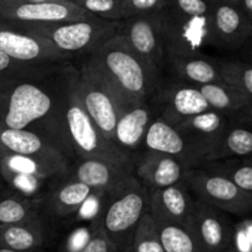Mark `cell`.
<instances>
[{
    "label": "cell",
    "instance_id": "6da1fadb",
    "mask_svg": "<svg viewBox=\"0 0 252 252\" xmlns=\"http://www.w3.org/2000/svg\"><path fill=\"white\" fill-rule=\"evenodd\" d=\"M49 76L24 81L0 94V127L44 135L69 157L73 152L66 138L62 103L64 73L56 88L46 84Z\"/></svg>",
    "mask_w": 252,
    "mask_h": 252
},
{
    "label": "cell",
    "instance_id": "7a4b0ae2",
    "mask_svg": "<svg viewBox=\"0 0 252 252\" xmlns=\"http://www.w3.org/2000/svg\"><path fill=\"white\" fill-rule=\"evenodd\" d=\"M86 63L129 106L147 102L159 88V74L153 71L128 47L120 33L90 54Z\"/></svg>",
    "mask_w": 252,
    "mask_h": 252
},
{
    "label": "cell",
    "instance_id": "3957f363",
    "mask_svg": "<svg viewBox=\"0 0 252 252\" xmlns=\"http://www.w3.org/2000/svg\"><path fill=\"white\" fill-rule=\"evenodd\" d=\"M63 118L71 152L80 160L94 159L133 170L129 155L106 139L96 128L76 97L73 85V69L64 71Z\"/></svg>",
    "mask_w": 252,
    "mask_h": 252
},
{
    "label": "cell",
    "instance_id": "277c9868",
    "mask_svg": "<svg viewBox=\"0 0 252 252\" xmlns=\"http://www.w3.org/2000/svg\"><path fill=\"white\" fill-rule=\"evenodd\" d=\"M105 194L98 225L118 251L129 250L138 224L149 212V192L132 174Z\"/></svg>",
    "mask_w": 252,
    "mask_h": 252
},
{
    "label": "cell",
    "instance_id": "5b68a950",
    "mask_svg": "<svg viewBox=\"0 0 252 252\" xmlns=\"http://www.w3.org/2000/svg\"><path fill=\"white\" fill-rule=\"evenodd\" d=\"M15 25L29 33L47 39L58 51L71 58L74 54H85L88 57L93 54L118 33L121 21H111L93 15L88 19L58 24Z\"/></svg>",
    "mask_w": 252,
    "mask_h": 252
},
{
    "label": "cell",
    "instance_id": "8992f818",
    "mask_svg": "<svg viewBox=\"0 0 252 252\" xmlns=\"http://www.w3.org/2000/svg\"><path fill=\"white\" fill-rule=\"evenodd\" d=\"M76 97L101 134L113 143V132L121 113L129 107L112 86L85 62L80 70L73 69Z\"/></svg>",
    "mask_w": 252,
    "mask_h": 252
},
{
    "label": "cell",
    "instance_id": "52a82bcc",
    "mask_svg": "<svg viewBox=\"0 0 252 252\" xmlns=\"http://www.w3.org/2000/svg\"><path fill=\"white\" fill-rule=\"evenodd\" d=\"M69 174L68 158L20 157L0 154V175L14 191L32 196L47 182L56 181Z\"/></svg>",
    "mask_w": 252,
    "mask_h": 252
},
{
    "label": "cell",
    "instance_id": "ba28073f",
    "mask_svg": "<svg viewBox=\"0 0 252 252\" xmlns=\"http://www.w3.org/2000/svg\"><path fill=\"white\" fill-rule=\"evenodd\" d=\"M158 15L166 58L201 54L203 48L211 46L209 17L185 16L166 7H162Z\"/></svg>",
    "mask_w": 252,
    "mask_h": 252
},
{
    "label": "cell",
    "instance_id": "9c48e42d",
    "mask_svg": "<svg viewBox=\"0 0 252 252\" xmlns=\"http://www.w3.org/2000/svg\"><path fill=\"white\" fill-rule=\"evenodd\" d=\"M184 182L196 199L224 213L245 216L252 208V194H248L233 182L201 167H192L185 174Z\"/></svg>",
    "mask_w": 252,
    "mask_h": 252
},
{
    "label": "cell",
    "instance_id": "30bf717a",
    "mask_svg": "<svg viewBox=\"0 0 252 252\" xmlns=\"http://www.w3.org/2000/svg\"><path fill=\"white\" fill-rule=\"evenodd\" d=\"M0 52L19 62L46 66H58L70 59L47 39L29 33L12 22L1 19Z\"/></svg>",
    "mask_w": 252,
    "mask_h": 252
},
{
    "label": "cell",
    "instance_id": "8fae6325",
    "mask_svg": "<svg viewBox=\"0 0 252 252\" xmlns=\"http://www.w3.org/2000/svg\"><path fill=\"white\" fill-rule=\"evenodd\" d=\"M118 33L153 71L160 73L166 57L162 46L158 12L134 15L122 20Z\"/></svg>",
    "mask_w": 252,
    "mask_h": 252
},
{
    "label": "cell",
    "instance_id": "7c38bea8",
    "mask_svg": "<svg viewBox=\"0 0 252 252\" xmlns=\"http://www.w3.org/2000/svg\"><path fill=\"white\" fill-rule=\"evenodd\" d=\"M93 16L70 1L31 2L24 0H0V19L15 24H58Z\"/></svg>",
    "mask_w": 252,
    "mask_h": 252
},
{
    "label": "cell",
    "instance_id": "4fadbf2b",
    "mask_svg": "<svg viewBox=\"0 0 252 252\" xmlns=\"http://www.w3.org/2000/svg\"><path fill=\"white\" fill-rule=\"evenodd\" d=\"M251 33L252 20L238 4L214 2L209 15L211 46L236 51L250 39Z\"/></svg>",
    "mask_w": 252,
    "mask_h": 252
},
{
    "label": "cell",
    "instance_id": "5bb4252c",
    "mask_svg": "<svg viewBox=\"0 0 252 252\" xmlns=\"http://www.w3.org/2000/svg\"><path fill=\"white\" fill-rule=\"evenodd\" d=\"M191 229L203 252H224L233 243L234 228L225 213L196 198Z\"/></svg>",
    "mask_w": 252,
    "mask_h": 252
},
{
    "label": "cell",
    "instance_id": "9a60e30c",
    "mask_svg": "<svg viewBox=\"0 0 252 252\" xmlns=\"http://www.w3.org/2000/svg\"><path fill=\"white\" fill-rule=\"evenodd\" d=\"M229 121L228 116L217 111L208 110L203 113L189 117L175 126L177 130L186 138L189 144L198 153L202 164L209 161L220 143Z\"/></svg>",
    "mask_w": 252,
    "mask_h": 252
},
{
    "label": "cell",
    "instance_id": "2e32d148",
    "mask_svg": "<svg viewBox=\"0 0 252 252\" xmlns=\"http://www.w3.org/2000/svg\"><path fill=\"white\" fill-rule=\"evenodd\" d=\"M145 150L169 155L181 161L187 169L197 167L202 164L198 153L189 144V140L174 127L161 120L154 118L148 127L143 139Z\"/></svg>",
    "mask_w": 252,
    "mask_h": 252
},
{
    "label": "cell",
    "instance_id": "e0dca14e",
    "mask_svg": "<svg viewBox=\"0 0 252 252\" xmlns=\"http://www.w3.org/2000/svg\"><path fill=\"white\" fill-rule=\"evenodd\" d=\"M161 103V120L171 126H177L185 120L211 110L197 86L191 84H176L159 94Z\"/></svg>",
    "mask_w": 252,
    "mask_h": 252
},
{
    "label": "cell",
    "instance_id": "ac0fdd59",
    "mask_svg": "<svg viewBox=\"0 0 252 252\" xmlns=\"http://www.w3.org/2000/svg\"><path fill=\"white\" fill-rule=\"evenodd\" d=\"M187 170L175 158L145 150L137 165V179L144 182L153 191L182 182Z\"/></svg>",
    "mask_w": 252,
    "mask_h": 252
},
{
    "label": "cell",
    "instance_id": "d6986e66",
    "mask_svg": "<svg viewBox=\"0 0 252 252\" xmlns=\"http://www.w3.org/2000/svg\"><path fill=\"white\" fill-rule=\"evenodd\" d=\"M0 154L68 158L58 144L44 135L31 130L9 129L2 127H0Z\"/></svg>",
    "mask_w": 252,
    "mask_h": 252
},
{
    "label": "cell",
    "instance_id": "ffe728a7",
    "mask_svg": "<svg viewBox=\"0 0 252 252\" xmlns=\"http://www.w3.org/2000/svg\"><path fill=\"white\" fill-rule=\"evenodd\" d=\"M153 120L152 111L147 102L135 103L127 107L116 123L113 144L123 153L126 150H137L143 144L145 133Z\"/></svg>",
    "mask_w": 252,
    "mask_h": 252
},
{
    "label": "cell",
    "instance_id": "44dd1931",
    "mask_svg": "<svg viewBox=\"0 0 252 252\" xmlns=\"http://www.w3.org/2000/svg\"><path fill=\"white\" fill-rule=\"evenodd\" d=\"M132 174V169L117 166L102 160L85 159L80 160L68 180L81 182L100 193H107Z\"/></svg>",
    "mask_w": 252,
    "mask_h": 252
},
{
    "label": "cell",
    "instance_id": "7402d4cb",
    "mask_svg": "<svg viewBox=\"0 0 252 252\" xmlns=\"http://www.w3.org/2000/svg\"><path fill=\"white\" fill-rule=\"evenodd\" d=\"M149 197V209H155L171 220L191 228L194 199L184 182L165 189H153Z\"/></svg>",
    "mask_w": 252,
    "mask_h": 252
},
{
    "label": "cell",
    "instance_id": "603a6c76",
    "mask_svg": "<svg viewBox=\"0 0 252 252\" xmlns=\"http://www.w3.org/2000/svg\"><path fill=\"white\" fill-rule=\"evenodd\" d=\"M164 252H203L191 228L185 226L155 209H149Z\"/></svg>",
    "mask_w": 252,
    "mask_h": 252
},
{
    "label": "cell",
    "instance_id": "cb8c5ba5",
    "mask_svg": "<svg viewBox=\"0 0 252 252\" xmlns=\"http://www.w3.org/2000/svg\"><path fill=\"white\" fill-rule=\"evenodd\" d=\"M166 62H169L172 70L182 80L187 81L191 85L201 86L206 84L220 83L217 63L203 53L167 57Z\"/></svg>",
    "mask_w": 252,
    "mask_h": 252
},
{
    "label": "cell",
    "instance_id": "d4e9b609",
    "mask_svg": "<svg viewBox=\"0 0 252 252\" xmlns=\"http://www.w3.org/2000/svg\"><path fill=\"white\" fill-rule=\"evenodd\" d=\"M46 239L41 218L14 225L0 226V248L20 252H33L41 248Z\"/></svg>",
    "mask_w": 252,
    "mask_h": 252
},
{
    "label": "cell",
    "instance_id": "484cf974",
    "mask_svg": "<svg viewBox=\"0 0 252 252\" xmlns=\"http://www.w3.org/2000/svg\"><path fill=\"white\" fill-rule=\"evenodd\" d=\"M94 192L96 191L81 182L66 180L49 191L47 203L52 213L64 218L76 213L93 196Z\"/></svg>",
    "mask_w": 252,
    "mask_h": 252
},
{
    "label": "cell",
    "instance_id": "4316f807",
    "mask_svg": "<svg viewBox=\"0 0 252 252\" xmlns=\"http://www.w3.org/2000/svg\"><path fill=\"white\" fill-rule=\"evenodd\" d=\"M208 103L209 108L225 116H230L244 110H251L252 98L248 97L240 91L220 83L206 84L197 86Z\"/></svg>",
    "mask_w": 252,
    "mask_h": 252
},
{
    "label": "cell",
    "instance_id": "83f0119b",
    "mask_svg": "<svg viewBox=\"0 0 252 252\" xmlns=\"http://www.w3.org/2000/svg\"><path fill=\"white\" fill-rule=\"evenodd\" d=\"M57 68L24 63L0 52V94L24 81L47 78L56 73Z\"/></svg>",
    "mask_w": 252,
    "mask_h": 252
},
{
    "label": "cell",
    "instance_id": "f1b7e54d",
    "mask_svg": "<svg viewBox=\"0 0 252 252\" xmlns=\"http://www.w3.org/2000/svg\"><path fill=\"white\" fill-rule=\"evenodd\" d=\"M39 218L33 199L16 191L0 189V226L14 225Z\"/></svg>",
    "mask_w": 252,
    "mask_h": 252
},
{
    "label": "cell",
    "instance_id": "f546056e",
    "mask_svg": "<svg viewBox=\"0 0 252 252\" xmlns=\"http://www.w3.org/2000/svg\"><path fill=\"white\" fill-rule=\"evenodd\" d=\"M251 153V130L241 123H229L220 143L209 161L224 159H243V158L250 157Z\"/></svg>",
    "mask_w": 252,
    "mask_h": 252
},
{
    "label": "cell",
    "instance_id": "4dcf8cb0",
    "mask_svg": "<svg viewBox=\"0 0 252 252\" xmlns=\"http://www.w3.org/2000/svg\"><path fill=\"white\" fill-rule=\"evenodd\" d=\"M197 167H201L211 174L219 175L233 182L245 193L252 194V165L249 159L216 160L203 162Z\"/></svg>",
    "mask_w": 252,
    "mask_h": 252
},
{
    "label": "cell",
    "instance_id": "1f68e13d",
    "mask_svg": "<svg viewBox=\"0 0 252 252\" xmlns=\"http://www.w3.org/2000/svg\"><path fill=\"white\" fill-rule=\"evenodd\" d=\"M219 79L223 84L252 98V68L249 63L228 61L217 63Z\"/></svg>",
    "mask_w": 252,
    "mask_h": 252
},
{
    "label": "cell",
    "instance_id": "d6a6232c",
    "mask_svg": "<svg viewBox=\"0 0 252 252\" xmlns=\"http://www.w3.org/2000/svg\"><path fill=\"white\" fill-rule=\"evenodd\" d=\"M130 252H164L152 214L148 212L138 224L133 235Z\"/></svg>",
    "mask_w": 252,
    "mask_h": 252
},
{
    "label": "cell",
    "instance_id": "836d02e7",
    "mask_svg": "<svg viewBox=\"0 0 252 252\" xmlns=\"http://www.w3.org/2000/svg\"><path fill=\"white\" fill-rule=\"evenodd\" d=\"M75 4L94 16L111 21L127 19V10L122 0H75Z\"/></svg>",
    "mask_w": 252,
    "mask_h": 252
},
{
    "label": "cell",
    "instance_id": "e575fe53",
    "mask_svg": "<svg viewBox=\"0 0 252 252\" xmlns=\"http://www.w3.org/2000/svg\"><path fill=\"white\" fill-rule=\"evenodd\" d=\"M213 0H166L164 7L189 17H209Z\"/></svg>",
    "mask_w": 252,
    "mask_h": 252
},
{
    "label": "cell",
    "instance_id": "d590c367",
    "mask_svg": "<svg viewBox=\"0 0 252 252\" xmlns=\"http://www.w3.org/2000/svg\"><path fill=\"white\" fill-rule=\"evenodd\" d=\"M127 10V17L134 15L155 14L164 7L166 0H122Z\"/></svg>",
    "mask_w": 252,
    "mask_h": 252
},
{
    "label": "cell",
    "instance_id": "8d00e7d4",
    "mask_svg": "<svg viewBox=\"0 0 252 252\" xmlns=\"http://www.w3.org/2000/svg\"><path fill=\"white\" fill-rule=\"evenodd\" d=\"M118 251L116 246L111 243L110 239L106 236L102 229L96 220V228L91 235L90 240L79 252H116Z\"/></svg>",
    "mask_w": 252,
    "mask_h": 252
},
{
    "label": "cell",
    "instance_id": "74e56055",
    "mask_svg": "<svg viewBox=\"0 0 252 252\" xmlns=\"http://www.w3.org/2000/svg\"><path fill=\"white\" fill-rule=\"evenodd\" d=\"M243 229H234L233 243L230 248L236 252H251V224L246 220L241 224Z\"/></svg>",
    "mask_w": 252,
    "mask_h": 252
},
{
    "label": "cell",
    "instance_id": "f35d334b",
    "mask_svg": "<svg viewBox=\"0 0 252 252\" xmlns=\"http://www.w3.org/2000/svg\"><path fill=\"white\" fill-rule=\"evenodd\" d=\"M239 7L243 10L244 14L249 17V19L252 20V0H240L238 2Z\"/></svg>",
    "mask_w": 252,
    "mask_h": 252
},
{
    "label": "cell",
    "instance_id": "ab89813d",
    "mask_svg": "<svg viewBox=\"0 0 252 252\" xmlns=\"http://www.w3.org/2000/svg\"><path fill=\"white\" fill-rule=\"evenodd\" d=\"M214 2H229V4H238L240 0H213Z\"/></svg>",
    "mask_w": 252,
    "mask_h": 252
},
{
    "label": "cell",
    "instance_id": "60d3db41",
    "mask_svg": "<svg viewBox=\"0 0 252 252\" xmlns=\"http://www.w3.org/2000/svg\"><path fill=\"white\" fill-rule=\"evenodd\" d=\"M24 1H31V2H42V1H54V0H24ZM64 1L74 2V0H64ZM75 4V2H74Z\"/></svg>",
    "mask_w": 252,
    "mask_h": 252
},
{
    "label": "cell",
    "instance_id": "b9f144b4",
    "mask_svg": "<svg viewBox=\"0 0 252 252\" xmlns=\"http://www.w3.org/2000/svg\"><path fill=\"white\" fill-rule=\"evenodd\" d=\"M0 252H20V251H14V250H10V249L0 248Z\"/></svg>",
    "mask_w": 252,
    "mask_h": 252
},
{
    "label": "cell",
    "instance_id": "7bdbcfd3",
    "mask_svg": "<svg viewBox=\"0 0 252 252\" xmlns=\"http://www.w3.org/2000/svg\"><path fill=\"white\" fill-rule=\"evenodd\" d=\"M224 252H236V251H235V250H233V249H231V248H229L228 250H226V251H224Z\"/></svg>",
    "mask_w": 252,
    "mask_h": 252
},
{
    "label": "cell",
    "instance_id": "ee69618b",
    "mask_svg": "<svg viewBox=\"0 0 252 252\" xmlns=\"http://www.w3.org/2000/svg\"><path fill=\"white\" fill-rule=\"evenodd\" d=\"M116 252H130V251H128V250H123V251H116Z\"/></svg>",
    "mask_w": 252,
    "mask_h": 252
},
{
    "label": "cell",
    "instance_id": "f6af8a7d",
    "mask_svg": "<svg viewBox=\"0 0 252 252\" xmlns=\"http://www.w3.org/2000/svg\"><path fill=\"white\" fill-rule=\"evenodd\" d=\"M74 2H75V0H74Z\"/></svg>",
    "mask_w": 252,
    "mask_h": 252
},
{
    "label": "cell",
    "instance_id": "bcb514c9",
    "mask_svg": "<svg viewBox=\"0 0 252 252\" xmlns=\"http://www.w3.org/2000/svg\"><path fill=\"white\" fill-rule=\"evenodd\" d=\"M0 176H1V175H0Z\"/></svg>",
    "mask_w": 252,
    "mask_h": 252
}]
</instances>
